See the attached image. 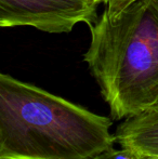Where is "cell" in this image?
<instances>
[{"label":"cell","instance_id":"6","mask_svg":"<svg viewBox=\"0 0 158 159\" xmlns=\"http://www.w3.org/2000/svg\"><path fill=\"white\" fill-rule=\"evenodd\" d=\"M93 1L95 2V3L97 4V6H101V4H106L107 3L108 1H110V0H93Z\"/></svg>","mask_w":158,"mask_h":159},{"label":"cell","instance_id":"9","mask_svg":"<svg viewBox=\"0 0 158 159\" xmlns=\"http://www.w3.org/2000/svg\"><path fill=\"white\" fill-rule=\"evenodd\" d=\"M157 106H158V105H157Z\"/></svg>","mask_w":158,"mask_h":159},{"label":"cell","instance_id":"2","mask_svg":"<svg viewBox=\"0 0 158 159\" xmlns=\"http://www.w3.org/2000/svg\"><path fill=\"white\" fill-rule=\"evenodd\" d=\"M110 118L0 75V159H90L114 148Z\"/></svg>","mask_w":158,"mask_h":159},{"label":"cell","instance_id":"8","mask_svg":"<svg viewBox=\"0 0 158 159\" xmlns=\"http://www.w3.org/2000/svg\"><path fill=\"white\" fill-rule=\"evenodd\" d=\"M151 1H152V2H153V3H154V4H155V6H156V7H157V8H158V0H151Z\"/></svg>","mask_w":158,"mask_h":159},{"label":"cell","instance_id":"4","mask_svg":"<svg viewBox=\"0 0 158 159\" xmlns=\"http://www.w3.org/2000/svg\"><path fill=\"white\" fill-rule=\"evenodd\" d=\"M114 134L124 148L135 155L158 159V106L124 119Z\"/></svg>","mask_w":158,"mask_h":159},{"label":"cell","instance_id":"7","mask_svg":"<svg viewBox=\"0 0 158 159\" xmlns=\"http://www.w3.org/2000/svg\"><path fill=\"white\" fill-rule=\"evenodd\" d=\"M137 159H152V158H148V157H143V156H139V155H137Z\"/></svg>","mask_w":158,"mask_h":159},{"label":"cell","instance_id":"3","mask_svg":"<svg viewBox=\"0 0 158 159\" xmlns=\"http://www.w3.org/2000/svg\"><path fill=\"white\" fill-rule=\"evenodd\" d=\"M97 9L93 0H0V26L70 33L80 23H93Z\"/></svg>","mask_w":158,"mask_h":159},{"label":"cell","instance_id":"1","mask_svg":"<svg viewBox=\"0 0 158 159\" xmlns=\"http://www.w3.org/2000/svg\"><path fill=\"white\" fill-rule=\"evenodd\" d=\"M84 54L114 119L158 105V8L151 0H110L89 25Z\"/></svg>","mask_w":158,"mask_h":159},{"label":"cell","instance_id":"5","mask_svg":"<svg viewBox=\"0 0 158 159\" xmlns=\"http://www.w3.org/2000/svg\"><path fill=\"white\" fill-rule=\"evenodd\" d=\"M90 159H137V155L124 147H121L120 149H116L114 147Z\"/></svg>","mask_w":158,"mask_h":159}]
</instances>
